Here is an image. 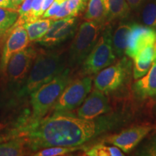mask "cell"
<instances>
[{
  "instance_id": "cell-10",
  "label": "cell",
  "mask_w": 156,
  "mask_h": 156,
  "mask_svg": "<svg viewBox=\"0 0 156 156\" xmlns=\"http://www.w3.org/2000/svg\"><path fill=\"white\" fill-rule=\"evenodd\" d=\"M7 32L0 58V70L2 73L5 72L7 64L12 56L26 48L30 42L27 31L22 25L15 23Z\"/></svg>"
},
{
  "instance_id": "cell-19",
  "label": "cell",
  "mask_w": 156,
  "mask_h": 156,
  "mask_svg": "<svg viewBox=\"0 0 156 156\" xmlns=\"http://www.w3.org/2000/svg\"><path fill=\"white\" fill-rule=\"evenodd\" d=\"M84 19L105 23L104 0H88Z\"/></svg>"
},
{
  "instance_id": "cell-23",
  "label": "cell",
  "mask_w": 156,
  "mask_h": 156,
  "mask_svg": "<svg viewBox=\"0 0 156 156\" xmlns=\"http://www.w3.org/2000/svg\"><path fill=\"white\" fill-rule=\"evenodd\" d=\"M88 156H124V154L116 146H108L104 144H98L85 152Z\"/></svg>"
},
{
  "instance_id": "cell-16",
  "label": "cell",
  "mask_w": 156,
  "mask_h": 156,
  "mask_svg": "<svg viewBox=\"0 0 156 156\" xmlns=\"http://www.w3.org/2000/svg\"><path fill=\"white\" fill-rule=\"evenodd\" d=\"M133 25L134 23H120L113 34V47L117 57L122 58L125 54L129 37Z\"/></svg>"
},
{
  "instance_id": "cell-5",
  "label": "cell",
  "mask_w": 156,
  "mask_h": 156,
  "mask_svg": "<svg viewBox=\"0 0 156 156\" xmlns=\"http://www.w3.org/2000/svg\"><path fill=\"white\" fill-rule=\"evenodd\" d=\"M113 32L110 25H106L101 33L97 44L82 64L83 75H96L115 62V55L112 41Z\"/></svg>"
},
{
  "instance_id": "cell-32",
  "label": "cell",
  "mask_w": 156,
  "mask_h": 156,
  "mask_svg": "<svg viewBox=\"0 0 156 156\" xmlns=\"http://www.w3.org/2000/svg\"><path fill=\"white\" fill-rule=\"evenodd\" d=\"M10 1L12 2V3L13 4V5L15 6V8L17 9L19 8L20 6L21 5V4H22L25 0H10Z\"/></svg>"
},
{
  "instance_id": "cell-27",
  "label": "cell",
  "mask_w": 156,
  "mask_h": 156,
  "mask_svg": "<svg viewBox=\"0 0 156 156\" xmlns=\"http://www.w3.org/2000/svg\"><path fill=\"white\" fill-rule=\"evenodd\" d=\"M88 0H68L70 16L77 17L87 7Z\"/></svg>"
},
{
  "instance_id": "cell-29",
  "label": "cell",
  "mask_w": 156,
  "mask_h": 156,
  "mask_svg": "<svg viewBox=\"0 0 156 156\" xmlns=\"http://www.w3.org/2000/svg\"><path fill=\"white\" fill-rule=\"evenodd\" d=\"M132 10H136L143 5L146 0H126Z\"/></svg>"
},
{
  "instance_id": "cell-6",
  "label": "cell",
  "mask_w": 156,
  "mask_h": 156,
  "mask_svg": "<svg viewBox=\"0 0 156 156\" xmlns=\"http://www.w3.org/2000/svg\"><path fill=\"white\" fill-rule=\"evenodd\" d=\"M92 85L90 75L71 80L54 106V113H69L79 108L91 92Z\"/></svg>"
},
{
  "instance_id": "cell-3",
  "label": "cell",
  "mask_w": 156,
  "mask_h": 156,
  "mask_svg": "<svg viewBox=\"0 0 156 156\" xmlns=\"http://www.w3.org/2000/svg\"><path fill=\"white\" fill-rule=\"evenodd\" d=\"M71 80L70 69L67 68L31 93L30 103L35 119L39 120L46 116Z\"/></svg>"
},
{
  "instance_id": "cell-26",
  "label": "cell",
  "mask_w": 156,
  "mask_h": 156,
  "mask_svg": "<svg viewBox=\"0 0 156 156\" xmlns=\"http://www.w3.org/2000/svg\"><path fill=\"white\" fill-rule=\"evenodd\" d=\"M42 5L43 0H34L31 5L30 10L26 17V23L34 22L41 17L43 15Z\"/></svg>"
},
{
  "instance_id": "cell-31",
  "label": "cell",
  "mask_w": 156,
  "mask_h": 156,
  "mask_svg": "<svg viewBox=\"0 0 156 156\" xmlns=\"http://www.w3.org/2000/svg\"><path fill=\"white\" fill-rule=\"evenodd\" d=\"M54 0H43V5H42V12L43 14L44 12L47 9L48 7L51 5Z\"/></svg>"
},
{
  "instance_id": "cell-17",
  "label": "cell",
  "mask_w": 156,
  "mask_h": 156,
  "mask_svg": "<svg viewBox=\"0 0 156 156\" xmlns=\"http://www.w3.org/2000/svg\"><path fill=\"white\" fill-rule=\"evenodd\" d=\"M105 22L123 20L130 14L129 5L126 0H104Z\"/></svg>"
},
{
  "instance_id": "cell-28",
  "label": "cell",
  "mask_w": 156,
  "mask_h": 156,
  "mask_svg": "<svg viewBox=\"0 0 156 156\" xmlns=\"http://www.w3.org/2000/svg\"><path fill=\"white\" fill-rule=\"evenodd\" d=\"M65 0H54L51 5L44 12L42 15L41 18H50L51 19L59 10L61 7Z\"/></svg>"
},
{
  "instance_id": "cell-21",
  "label": "cell",
  "mask_w": 156,
  "mask_h": 156,
  "mask_svg": "<svg viewBox=\"0 0 156 156\" xmlns=\"http://www.w3.org/2000/svg\"><path fill=\"white\" fill-rule=\"evenodd\" d=\"M18 17L17 9L0 7V35L7 32L15 25Z\"/></svg>"
},
{
  "instance_id": "cell-18",
  "label": "cell",
  "mask_w": 156,
  "mask_h": 156,
  "mask_svg": "<svg viewBox=\"0 0 156 156\" xmlns=\"http://www.w3.org/2000/svg\"><path fill=\"white\" fill-rule=\"evenodd\" d=\"M50 18H39L34 22L27 23L23 25L28 34L30 42L38 41L46 35L51 25Z\"/></svg>"
},
{
  "instance_id": "cell-14",
  "label": "cell",
  "mask_w": 156,
  "mask_h": 156,
  "mask_svg": "<svg viewBox=\"0 0 156 156\" xmlns=\"http://www.w3.org/2000/svg\"><path fill=\"white\" fill-rule=\"evenodd\" d=\"M133 90L139 98H156V49L151 68L143 77L136 80Z\"/></svg>"
},
{
  "instance_id": "cell-25",
  "label": "cell",
  "mask_w": 156,
  "mask_h": 156,
  "mask_svg": "<svg viewBox=\"0 0 156 156\" xmlns=\"http://www.w3.org/2000/svg\"><path fill=\"white\" fill-rule=\"evenodd\" d=\"M136 155L156 156V134L149 138L141 147L138 148Z\"/></svg>"
},
{
  "instance_id": "cell-9",
  "label": "cell",
  "mask_w": 156,
  "mask_h": 156,
  "mask_svg": "<svg viewBox=\"0 0 156 156\" xmlns=\"http://www.w3.org/2000/svg\"><path fill=\"white\" fill-rule=\"evenodd\" d=\"M77 28V19L76 17L68 16L52 20L51 25L46 35L36 42L45 47H54L73 37Z\"/></svg>"
},
{
  "instance_id": "cell-2",
  "label": "cell",
  "mask_w": 156,
  "mask_h": 156,
  "mask_svg": "<svg viewBox=\"0 0 156 156\" xmlns=\"http://www.w3.org/2000/svg\"><path fill=\"white\" fill-rule=\"evenodd\" d=\"M64 69V61L59 52L41 51L37 53L28 78L17 95L19 96L30 95Z\"/></svg>"
},
{
  "instance_id": "cell-8",
  "label": "cell",
  "mask_w": 156,
  "mask_h": 156,
  "mask_svg": "<svg viewBox=\"0 0 156 156\" xmlns=\"http://www.w3.org/2000/svg\"><path fill=\"white\" fill-rule=\"evenodd\" d=\"M37 53L33 47H26L10 58L5 72L10 88L18 92L20 90L28 78Z\"/></svg>"
},
{
  "instance_id": "cell-15",
  "label": "cell",
  "mask_w": 156,
  "mask_h": 156,
  "mask_svg": "<svg viewBox=\"0 0 156 156\" xmlns=\"http://www.w3.org/2000/svg\"><path fill=\"white\" fill-rule=\"evenodd\" d=\"M156 49V44L150 46L142 50L133 58V77L138 80L143 77L151 68Z\"/></svg>"
},
{
  "instance_id": "cell-4",
  "label": "cell",
  "mask_w": 156,
  "mask_h": 156,
  "mask_svg": "<svg viewBox=\"0 0 156 156\" xmlns=\"http://www.w3.org/2000/svg\"><path fill=\"white\" fill-rule=\"evenodd\" d=\"M105 23L86 20L80 25L68 54V64L70 67L81 65L100 38Z\"/></svg>"
},
{
  "instance_id": "cell-20",
  "label": "cell",
  "mask_w": 156,
  "mask_h": 156,
  "mask_svg": "<svg viewBox=\"0 0 156 156\" xmlns=\"http://www.w3.org/2000/svg\"><path fill=\"white\" fill-rule=\"evenodd\" d=\"M25 142L22 139H14L0 143V156H19L25 155Z\"/></svg>"
},
{
  "instance_id": "cell-1",
  "label": "cell",
  "mask_w": 156,
  "mask_h": 156,
  "mask_svg": "<svg viewBox=\"0 0 156 156\" xmlns=\"http://www.w3.org/2000/svg\"><path fill=\"white\" fill-rule=\"evenodd\" d=\"M119 124L116 116H101L96 119H85L69 113H54L40 119L27 134L28 144L33 150L49 147H77Z\"/></svg>"
},
{
  "instance_id": "cell-13",
  "label": "cell",
  "mask_w": 156,
  "mask_h": 156,
  "mask_svg": "<svg viewBox=\"0 0 156 156\" xmlns=\"http://www.w3.org/2000/svg\"><path fill=\"white\" fill-rule=\"evenodd\" d=\"M156 44V31L149 27L134 23L125 51V55L133 58L147 46Z\"/></svg>"
},
{
  "instance_id": "cell-11",
  "label": "cell",
  "mask_w": 156,
  "mask_h": 156,
  "mask_svg": "<svg viewBox=\"0 0 156 156\" xmlns=\"http://www.w3.org/2000/svg\"><path fill=\"white\" fill-rule=\"evenodd\" d=\"M153 126L147 125L134 126L125 130L105 138V142L116 146L125 153H130L151 130Z\"/></svg>"
},
{
  "instance_id": "cell-30",
  "label": "cell",
  "mask_w": 156,
  "mask_h": 156,
  "mask_svg": "<svg viewBox=\"0 0 156 156\" xmlns=\"http://www.w3.org/2000/svg\"><path fill=\"white\" fill-rule=\"evenodd\" d=\"M0 7L17 9L10 0H0Z\"/></svg>"
},
{
  "instance_id": "cell-22",
  "label": "cell",
  "mask_w": 156,
  "mask_h": 156,
  "mask_svg": "<svg viewBox=\"0 0 156 156\" xmlns=\"http://www.w3.org/2000/svg\"><path fill=\"white\" fill-rule=\"evenodd\" d=\"M141 18L144 25L156 31V0H148L143 4Z\"/></svg>"
},
{
  "instance_id": "cell-7",
  "label": "cell",
  "mask_w": 156,
  "mask_h": 156,
  "mask_svg": "<svg viewBox=\"0 0 156 156\" xmlns=\"http://www.w3.org/2000/svg\"><path fill=\"white\" fill-rule=\"evenodd\" d=\"M132 69V62L125 56L114 65L107 67L97 74L95 89L105 93L115 92L127 82Z\"/></svg>"
},
{
  "instance_id": "cell-24",
  "label": "cell",
  "mask_w": 156,
  "mask_h": 156,
  "mask_svg": "<svg viewBox=\"0 0 156 156\" xmlns=\"http://www.w3.org/2000/svg\"><path fill=\"white\" fill-rule=\"evenodd\" d=\"M83 145L77 147H49L39 151L34 154L35 156H59L75 153L83 150Z\"/></svg>"
},
{
  "instance_id": "cell-12",
  "label": "cell",
  "mask_w": 156,
  "mask_h": 156,
  "mask_svg": "<svg viewBox=\"0 0 156 156\" xmlns=\"http://www.w3.org/2000/svg\"><path fill=\"white\" fill-rule=\"evenodd\" d=\"M111 112L109 101L106 93L93 90L77 110V116L85 119H95Z\"/></svg>"
}]
</instances>
